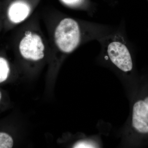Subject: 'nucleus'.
Instances as JSON below:
<instances>
[{
    "instance_id": "obj_7",
    "label": "nucleus",
    "mask_w": 148,
    "mask_h": 148,
    "mask_svg": "<svg viewBox=\"0 0 148 148\" xmlns=\"http://www.w3.org/2000/svg\"><path fill=\"white\" fill-rule=\"evenodd\" d=\"M13 140L7 133L0 132V148H11L13 147Z\"/></svg>"
},
{
    "instance_id": "obj_1",
    "label": "nucleus",
    "mask_w": 148,
    "mask_h": 148,
    "mask_svg": "<svg viewBox=\"0 0 148 148\" xmlns=\"http://www.w3.org/2000/svg\"><path fill=\"white\" fill-rule=\"evenodd\" d=\"M82 34V29L77 21L70 17L63 18L54 29V44L62 53H71L81 42Z\"/></svg>"
},
{
    "instance_id": "obj_9",
    "label": "nucleus",
    "mask_w": 148,
    "mask_h": 148,
    "mask_svg": "<svg viewBox=\"0 0 148 148\" xmlns=\"http://www.w3.org/2000/svg\"><path fill=\"white\" fill-rule=\"evenodd\" d=\"M64 3L68 4H72L77 2L79 0H62Z\"/></svg>"
},
{
    "instance_id": "obj_8",
    "label": "nucleus",
    "mask_w": 148,
    "mask_h": 148,
    "mask_svg": "<svg viewBox=\"0 0 148 148\" xmlns=\"http://www.w3.org/2000/svg\"><path fill=\"white\" fill-rule=\"evenodd\" d=\"M74 148H95V146L92 143L87 142H81L77 143L74 145Z\"/></svg>"
},
{
    "instance_id": "obj_11",
    "label": "nucleus",
    "mask_w": 148,
    "mask_h": 148,
    "mask_svg": "<svg viewBox=\"0 0 148 148\" xmlns=\"http://www.w3.org/2000/svg\"><path fill=\"white\" fill-rule=\"evenodd\" d=\"M1 97H2L1 92V91H0V100H1Z\"/></svg>"
},
{
    "instance_id": "obj_10",
    "label": "nucleus",
    "mask_w": 148,
    "mask_h": 148,
    "mask_svg": "<svg viewBox=\"0 0 148 148\" xmlns=\"http://www.w3.org/2000/svg\"><path fill=\"white\" fill-rule=\"evenodd\" d=\"M144 101H145V102L146 104H147V105L148 106V97H147V98L145 99Z\"/></svg>"
},
{
    "instance_id": "obj_3",
    "label": "nucleus",
    "mask_w": 148,
    "mask_h": 148,
    "mask_svg": "<svg viewBox=\"0 0 148 148\" xmlns=\"http://www.w3.org/2000/svg\"><path fill=\"white\" fill-rule=\"evenodd\" d=\"M106 48L113 64L123 72L130 71L133 68L131 54L126 45L118 38L109 41Z\"/></svg>"
},
{
    "instance_id": "obj_5",
    "label": "nucleus",
    "mask_w": 148,
    "mask_h": 148,
    "mask_svg": "<svg viewBox=\"0 0 148 148\" xmlns=\"http://www.w3.org/2000/svg\"><path fill=\"white\" fill-rule=\"evenodd\" d=\"M32 9L27 3L18 1L12 3L8 9L7 16L12 24H20L25 21L31 14Z\"/></svg>"
},
{
    "instance_id": "obj_2",
    "label": "nucleus",
    "mask_w": 148,
    "mask_h": 148,
    "mask_svg": "<svg viewBox=\"0 0 148 148\" xmlns=\"http://www.w3.org/2000/svg\"><path fill=\"white\" fill-rule=\"evenodd\" d=\"M22 57L27 60L37 61L45 55L46 45L43 39L36 32L28 31L22 36L18 45Z\"/></svg>"
},
{
    "instance_id": "obj_6",
    "label": "nucleus",
    "mask_w": 148,
    "mask_h": 148,
    "mask_svg": "<svg viewBox=\"0 0 148 148\" xmlns=\"http://www.w3.org/2000/svg\"><path fill=\"white\" fill-rule=\"evenodd\" d=\"M10 68L5 58L0 57V83L5 81L8 78Z\"/></svg>"
},
{
    "instance_id": "obj_4",
    "label": "nucleus",
    "mask_w": 148,
    "mask_h": 148,
    "mask_svg": "<svg viewBox=\"0 0 148 148\" xmlns=\"http://www.w3.org/2000/svg\"><path fill=\"white\" fill-rule=\"evenodd\" d=\"M132 124L138 132L148 133V106L145 101L140 100L134 104Z\"/></svg>"
}]
</instances>
